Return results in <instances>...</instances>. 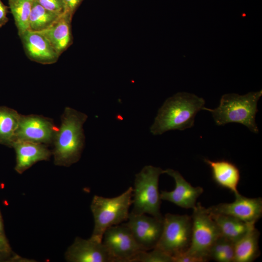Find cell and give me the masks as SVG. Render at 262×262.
Returning <instances> with one entry per match:
<instances>
[{
	"label": "cell",
	"mask_w": 262,
	"mask_h": 262,
	"mask_svg": "<svg viewBox=\"0 0 262 262\" xmlns=\"http://www.w3.org/2000/svg\"><path fill=\"white\" fill-rule=\"evenodd\" d=\"M68 262H114L102 241L76 237L65 253Z\"/></svg>",
	"instance_id": "12"
},
{
	"label": "cell",
	"mask_w": 262,
	"mask_h": 262,
	"mask_svg": "<svg viewBox=\"0 0 262 262\" xmlns=\"http://www.w3.org/2000/svg\"><path fill=\"white\" fill-rule=\"evenodd\" d=\"M20 115L13 109L0 106V144L12 147Z\"/></svg>",
	"instance_id": "20"
},
{
	"label": "cell",
	"mask_w": 262,
	"mask_h": 262,
	"mask_svg": "<svg viewBox=\"0 0 262 262\" xmlns=\"http://www.w3.org/2000/svg\"><path fill=\"white\" fill-rule=\"evenodd\" d=\"M83 0H62L63 14L72 18L75 11Z\"/></svg>",
	"instance_id": "26"
},
{
	"label": "cell",
	"mask_w": 262,
	"mask_h": 262,
	"mask_svg": "<svg viewBox=\"0 0 262 262\" xmlns=\"http://www.w3.org/2000/svg\"><path fill=\"white\" fill-rule=\"evenodd\" d=\"M9 7L0 0V28L5 25L8 21L7 14L9 12Z\"/></svg>",
	"instance_id": "28"
},
{
	"label": "cell",
	"mask_w": 262,
	"mask_h": 262,
	"mask_svg": "<svg viewBox=\"0 0 262 262\" xmlns=\"http://www.w3.org/2000/svg\"><path fill=\"white\" fill-rule=\"evenodd\" d=\"M191 233V216L166 213L161 237L155 248L173 258L187 251L190 245Z\"/></svg>",
	"instance_id": "7"
},
{
	"label": "cell",
	"mask_w": 262,
	"mask_h": 262,
	"mask_svg": "<svg viewBox=\"0 0 262 262\" xmlns=\"http://www.w3.org/2000/svg\"><path fill=\"white\" fill-rule=\"evenodd\" d=\"M0 234L6 236L4 231V224H3V220L1 214V213L0 210Z\"/></svg>",
	"instance_id": "30"
},
{
	"label": "cell",
	"mask_w": 262,
	"mask_h": 262,
	"mask_svg": "<svg viewBox=\"0 0 262 262\" xmlns=\"http://www.w3.org/2000/svg\"><path fill=\"white\" fill-rule=\"evenodd\" d=\"M231 203H223L206 208L212 214L230 216L246 223L255 225L262 216L261 197L249 198L240 195Z\"/></svg>",
	"instance_id": "11"
},
{
	"label": "cell",
	"mask_w": 262,
	"mask_h": 262,
	"mask_svg": "<svg viewBox=\"0 0 262 262\" xmlns=\"http://www.w3.org/2000/svg\"><path fill=\"white\" fill-rule=\"evenodd\" d=\"M33 1V0H8L9 8L19 36L29 30V17Z\"/></svg>",
	"instance_id": "22"
},
{
	"label": "cell",
	"mask_w": 262,
	"mask_h": 262,
	"mask_svg": "<svg viewBox=\"0 0 262 262\" xmlns=\"http://www.w3.org/2000/svg\"><path fill=\"white\" fill-rule=\"evenodd\" d=\"M62 15L48 10L34 1L29 17V30L33 32L45 30L54 23Z\"/></svg>",
	"instance_id": "21"
},
{
	"label": "cell",
	"mask_w": 262,
	"mask_h": 262,
	"mask_svg": "<svg viewBox=\"0 0 262 262\" xmlns=\"http://www.w3.org/2000/svg\"><path fill=\"white\" fill-rule=\"evenodd\" d=\"M234 243L220 235L212 246L209 260L218 262H234Z\"/></svg>",
	"instance_id": "23"
},
{
	"label": "cell",
	"mask_w": 262,
	"mask_h": 262,
	"mask_svg": "<svg viewBox=\"0 0 262 262\" xmlns=\"http://www.w3.org/2000/svg\"><path fill=\"white\" fill-rule=\"evenodd\" d=\"M204 161L211 168L213 179L218 185L230 191L235 197L241 195L237 189L240 180V172L237 166L226 160L211 161L204 159Z\"/></svg>",
	"instance_id": "16"
},
{
	"label": "cell",
	"mask_w": 262,
	"mask_h": 262,
	"mask_svg": "<svg viewBox=\"0 0 262 262\" xmlns=\"http://www.w3.org/2000/svg\"><path fill=\"white\" fill-rule=\"evenodd\" d=\"M132 187L114 197L95 195L90 205L94 220V227L91 237L102 241L103 234L107 229L127 221L129 209L132 205Z\"/></svg>",
	"instance_id": "5"
},
{
	"label": "cell",
	"mask_w": 262,
	"mask_h": 262,
	"mask_svg": "<svg viewBox=\"0 0 262 262\" xmlns=\"http://www.w3.org/2000/svg\"><path fill=\"white\" fill-rule=\"evenodd\" d=\"M125 224L130 229L140 248L143 251H147L154 248L160 239L163 219L131 212Z\"/></svg>",
	"instance_id": "10"
},
{
	"label": "cell",
	"mask_w": 262,
	"mask_h": 262,
	"mask_svg": "<svg viewBox=\"0 0 262 262\" xmlns=\"http://www.w3.org/2000/svg\"><path fill=\"white\" fill-rule=\"evenodd\" d=\"M191 243L188 249L178 258L179 262H206L212 246L221 235L207 211L200 203L193 209Z\"/></svg>",
	"instance_id": "4"
},
{
	"label": "cell",
	"mask_w": 262,
	"mask_h": 262,
	"mask_svg": "<svg viewBox=\"0 0 262 262\" xmlns=\"http://www.w3.org/2000/svg\"><path fill=\"white\" fill-rule=\"evenodd\" d=\"M28 57L43 64L56 63L60 56L49 41L40 33L29 30L19 35Z\"/></svg>",
	"instance_id": "14"
},
{
	"label": "cell",
	"mask_w": 262,
	"mask_h": 262,
	"mask_svg": "<svg viewBox=\"0 0 262 262\" xmlns=\"http://www.w3.org/2000/svg\"><path fill=\"white\" fill-rule=\"evenodd\" d=\"M26 260H29L21 257L13 251L11 252L0 251V262H29Z\"/></svg>",
	"instance_id": "27"
},
{
	"label": "cell",
	"mask_w": 262,
	"mask_h": 262,
	"mask_svg": "<svg viewBox=\"0 0 262 262\" xmlns=\"http://www.w3.org/2000/svg\"><path fill=\"white\" fill-rule=\"evenodd\" d=\"M210 214L215 222L221 235L234 243L255 227V225L248 224L230 216Z\"/></svg>",
	"instance_id": "19"
},
{
	"label": "cell",
	"mask_w": 262,
	"mask_h": 262,
	"mask_svg": "<svg viewBox=\"0 0 262 262\" xmlns=\"http://www.w3.org/2000/svg\"><path fill=\"white\" fill-rule=\"evenodd\" d=\"M87 118L86 114L72 108H65L52 144L55 165L69 167L80 160L85 144L83 125Z\"/></svg>",
	"instance_id": "1"
},
{
	"label": "cell",
	"mask_w": 262,
	"mask_h": 262,
	"mask_svg": "<svg viewBox=\"0 0 262 262\" xmlns=\"http://www.w3.org/2000/svg\"><path fill=\"white\" fill-rule=\"evenodd\" d=\"M133 262H173L171 256L157 248L142 251L134 259Z\"/></svg>",
	"instance_id": "24"
},
{
	"label": "cell",
	"mask_w": 262,
	"mask_h": 262,
	"mask_svg": "<svg viewBox=\"0 0 262 262\" xmlns=\"http://www.w3.org/2000/svg\"><path fill=\"white\" fill-rule=\"evenodd\" d=\"M0 251L11 252L12 248L6 236L0 234Z\"/></svg>",
	"instance_id": "29"
},
{
	"label": "cell",
	"mask_w": 262,
	"mask_h": 262,
	"mask_svg": "<svg viewBox=\"0 0 262 262\" xmlns=\"http://www.w3.org/2000/svg\"><path fill=\"white\" fill-rule=\"evenodd\" d=\"M164 170L151 165L145 166L135 175L132 187L131 213L149 214L159 219L164 216L160 212L161 198L159 180Z\"/></svg>",
	"instance_id": "6"
},
{
	"label": "cell",
	"mask_w": 262,
	"mask_h": 262,
	"mask_svg": "<svg viewBox=\"0 0 262 262\" xmlns=\"http://www.w3.org/2000/svg\"><path fill=\"white\" fill-rule=\"evenodd\" d=\"M262 91L250 92L244 95L230 93L223 95L219 106L213 109L205 107L210 112L215 123L224 126L228 123L242 124L255 133L259 132L255 119L257 104Z\"/></svg>",
	"instance_id": "3"
},
{
	"label": "cell",
	"mask_w": 262,
	"mask_h": 262,
	"mask_svg": "<svg viewBox=\"0 0 262 262\" xmlns=\"http://www.w3.org/2000/svg\"><path fill=\"white\" fill-rule=\"evenodd\" d=\"M102 241L114 262H133L137 255L143 251L125 223L107 229Z\"/></svg>",
	"instance_id": "8"
},
{
	"label": "cell",
	"mask_w": 262,
	"mask_h": 262,
	"mask_svg": "<svg viewBox=\"0 0 262 262\" xmlns=\"http://www.w3.org/2000/svg\"><path fill=\"white\" fill-rule=\"evenodd\" d=\"M16 152L15 170L21 174L35 163L48 161L52 151L47 145L25 141H16L12 145Z\"/></svg>",
	"instance_id": "15"
},
{
	"label": "cell",
	"mask_w": 262,
	"mask_h": 262,
	"mask_svg": "<svg viewBox=\"0 0 262 262\" xmlns=\"http://www.w3.org/2000/svg\"><path fill=\"white\" fill-rule=\"evenodd\" d=\"M205 101L187 92L177 93L165 100L158 111L150 132L161 135L171 130L183 131L194 125L196 115L205 108Z\"/></svg>",
	"instance_id": "2"
},
{
	"label": "cell",
	"mask_w": 262,
	"mask_h": 262,
	"mask_svg": "<svg viewBox=\"0 0 262 262\" xmlns=\"http://www.w3.org/2000/svg\"><path fill=\"white\" fill-rule=\"evenodd\" d=\"M57 129L49 118L36 115H21L14 142L25 141L48 146L52 144Z\"/></svg>",
	"instance_id": "9"
},
{
	"label": "cell",
	"mask_w": 262,
	"mask_h": 262,
	"mask_svg": "<svg viewBox=\"0 0 262 262\" xmlns=\"http://www.w3.org/2000/svg\"><path fill=\"white\" fill-rule=\"evenodd\" d=\"M72 18L63 14L50 27L41 32L60 55L72 43L71 29Z\"/></svg>",
	"instance_id": "17"
},
{
	"label": "cell",
	"mask_w": 262,
	"mask_h": 262,
	"mask_svg": "<svg viewBox=\"0 0 262 262\" xmlns=\"http://www.w3.org/2000/svg\"><path fill=\"white\" fill-rule=\"evenodd\" d=\"M164 174H167L174 179L175 187L171 191H161V199L183 208L193 209L196 206L197 198L203 192V188L192 186L179 171L172 169L164 170Z\"/></svg>",
	"instance_id": "13"
},
{
	"label": "cell",
	"mask_w": 262,
	"mask_h": 262,
	"mask_svg": "<svg viewBox=\"0 0 262 262\" xmlns=\"http://www.w3.org/2000/svg\"><path fill=\"white\" fill-rule=\"evenodd\" d=\"M34 1L48 10L63 14L62 0H34Z\"/></svg>",
	"instance_id": "25"
},
{
	"label": "cell",
	"mask_w": 262,
	"mask_h": 262,
	"mask_svg": "<svg viewBox=\"0 0 262 262\" xmlns=\"http://www.w3.org/2000/svg\"><path fill=\"white\" fill-rule=\"evenodd\" d=\"M260 235L254 227L234 243V262H252L260 256Z\"/></svg>",
	"instance_id": "18"
}]
</instances>
